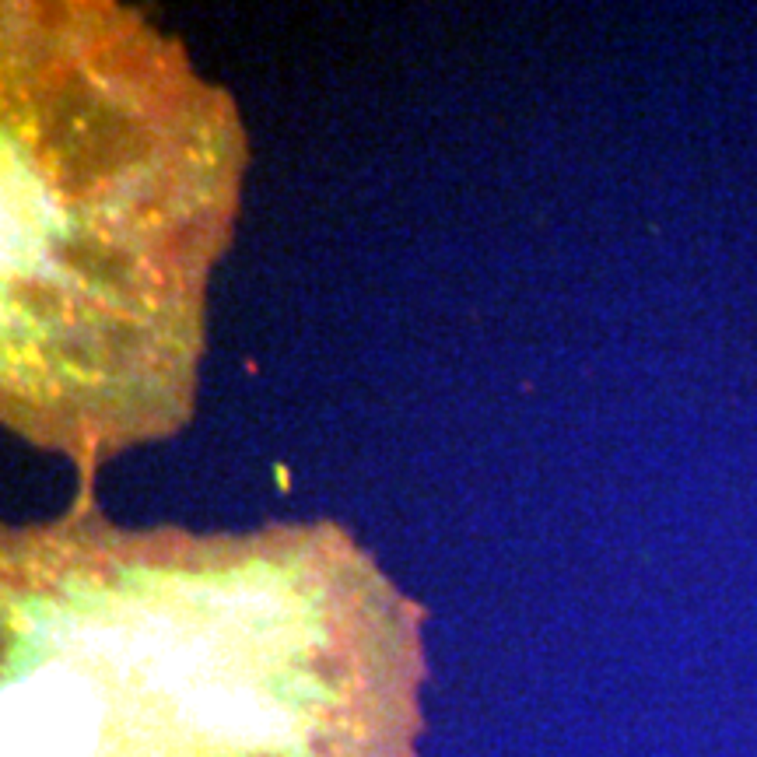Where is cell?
I'll list each match as a JSON object with an SVG mask.
<instances>
[{
    "label": "cell",
    "mask_w": 757,
    "mask_h": 757,
    "mask_svg": "<svg viewBox=\"0 0 757 757\" xmlns=\"http://www.w3.org/2000/svg\"><path fill=\"white\" fill-rule=\"evenodd\" d=\"M8 547L4 757H410L414 607L330 526Z\"/></svg>",
    "instance_id": "cell-1"
},
{
    "label": "cell",
    "mask_w": 757,
    "mask_h": 757,
    "mask_svg": "<svg viewBox=\"0 0 757 757\" xmlns=\"http://www.w3.org/2000/svg\"><path fill=\"white\" fill-rule=\"evenodd\" d=\"M225 95L130 11L8 4L4 403L81 459L172 431L235 207Z\"/></svg>",
    "instance_id": "cell-2"
}]
</instances>
